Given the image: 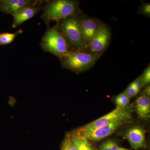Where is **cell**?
I'll list each match as a JSON object with an SVG mask.
<instances>
[{
    "instance_id": "cell-22",
    "label": "cell",
    "mask_w": 150,
    "mask_h": 150,
    "mask_svg": "<svg viewBox=\"0 0 150 150\" xmlns=\"http://www.w3.org/2000/svg\"><path fill=\"white\" fill-rule=\"evenodd\" d=\"M143 94L149 97L150 96V86L149 85L145 86L144 89L143 90Z\"/></svg>"
},
{
    "instance_id": "cell-2",
    "label": "cell",
    "mask_w": 150,
    "mask_h": 150,
    "mask_svg": "<svg viewBox=\"0 0 150 150\" xmlns=\"http://www.w3.org/2000/svg\"><path fill=\"white\" fill-rule=\"evenodd\" d=\"M101 56L86 51H71L60 59L63 68L80 74L92 68Z\"/></svg>"
},
{
    "instance_id": "cell-7",
    "label": "cell",
    "mask_w": 150,
    "mask_h": 150,
    "mask_svg": "<svg viewBox=\"0 0 150 150\" xmlns=\"http://www.w3.org/2000/svg\"><path fill=\"white\" fill-rule=\"evenodd\" d=\"M110 36V30L101 23L95 35L87 45L86 51L93 54L102 55L109 46Z\"/></svg>"
},
{
    "instance_id": "cell-9",
    "label": "cell",
    "mask_w": 150,
    "mask_h": 150,
    "mask_svg": "<svg viewBox=\"0 0 150 150\" xmlns=\"http://www.w3.org/2000/svg\"><path fill=\"white\" fill-rule=\"evenodd\" d=\"M38 0H0V11L13 15L25 7L40 2Z\"/></svg>"
},
{
    "instance_id": "cell-18",
    "label": "cell",
    "mask_w": 150,
    "mask_h": 150,
    "mask_svg": "<svg viewBox=\"0 0 150 150\" xmlns=\"http://www.w3.org/2000/svg\"><path fill=\"white\" fill-rule=\"evenodd\" d=\"M139 13L142 15L146 16L148 17H150V4L149 3H146L142 5L140 8Z\"/></svg>"
},
{
    "instance_id": "cell-10",
    "label": "cell",
    "mask_w": 150,
    "mask_h": 150,
    "mask_svg": "<svg viewBox=\"0 0 150 150\" xmlns=\"http://www.w3.org/2000/svg\"><path fill=\"white\" fill-rule=\"evenodd\" d=\"M144 129L139 126H134L126 131L124 137L128 140L134 149H138L145 146Z\"/></svg>"
},
{
    "instance_id": "cell-4",
    "label": "cell",
    "mask_w": 150,
    "mask_h": 150,
    "mask_svg": "<svg viewBox=\"0 0 150 150\" xmlns=\"http://www.w3.org/2000/svg\"><path fill=\"white\" fill-rule=\"evenodd\" d=\"M40 46L45 52L51 53L59 59L70 51L69 46L57 25L48 27L42 38Z\"/></svg>"
},
{
    "instance_id": "cell-1",
    "label": "cell",
    "mask_w": 150,
    "mask_h": 150,
    "mask_svg": "<svg viewBox=\"0 0 150 150\" xmlns=\"http://www.w3.org/2000/svg\"><path fill=\"white\" fill-rule=\"evenodd\" d=\"M41 18L46 24L51 22L57 23L72 16L79 8V2L73 0L46 1Z\"/></svg>"
},
{
    "instance_id": "cell-13",
    "label": "cell",
    "mask_w": 150,
    "mask_h": 150,
    "mask_svg": "<svg viewBox=\"0 0 150 150\" xmlns=\"http://www.w3.org/2000/svg\"><path fill=\"white\" fill-rule=\"evenodd\" d=\"M68 136L79 150H95L89 141L83 137H79L72 132Z\"/></svg>"
},
{
    "instance_id": "cell-23",
    "label": "cell",
    "mask_w": 150,
    "mask_h": 150,
    "mask_svg": "<svg viewBox=\"0 0 150 150\" xmlns=\"http://www.w3.org/2000/svg\"><path fill=\"white\" fill-rule=\"evenodd\" d=\"M118 150H130L128 149H125V148L119 147Z\"/></svg>"
},
{
    "instance_id": "cell-20",
    "label": "cell",
    "mask_w": 150,
    "mask_h": 150,
    "mask_svg": "<svg viewBox=\"0 0 150 150\" xmlns=\"http://www.w3.org/2000/svg\"><path fill=\"white\" fill-rule=\"evenodd\" d=\"M131 84L134 88L136 89L139 92L142 89V88L144 87L143 85H142L140 76L139 77L136 79L135 81H134L133 82L131 83Z\"/></svg>"
},
{
    "instance_id": "cell-11",
    "label": "cell",
    "mask_w": 150,
    "mask_h": 150,
    "mask_svg": "<svg viewBox=\"0 0 150 150\" xmlns=\"http://www.w3.org/2000/svg\"><path fill=\"white\" fill-rule=\"evenodd\" d=\"M100 23L98 21L92 18L81 19V33L86 46H87L95 35Z\"/></svg>"
},
{
    "instance_id": "cell-5",
    "label": "cell",
    "mask_w": 150,
    "mask_h": 150,
    "mask_svg": "<svg viewBox=\"0 0 150 150\" xmlns=\"http://www.w3.org/2000/svg\"><path fill=\"white\" fill-rule=\"evenodd\" d=\"M134 110L133 105H130L124 108L116 107L115 109L104 116L75 129L72 133L79 137H85L96 129L110 123L111 121L129 113H132Z\"/></svg>"
},
{
    "instance_id": "cell-15",
    "label": "cell",
    "mask_w": 150,
    "mask_h": 150,
    "mask_svg": "<svg viewBox=\"0 0 150 150\" xmlns=\"http://www.w3.org/2000/svg\"><path fill=\"white\" fill-rule=\"evenodd\" d=\"M131 98L124 92L118 95L114 98V102L117 107L124 108L129 105Z\"/></svg>"
},
{
    "instance_id": "cell-14",
    "label": "cell",
    "mask_w": 150,
    "mask_h": 150,
    "mask_svg": "<svg viewBox=\"0 0 150 150\" xmlns=\"http://www.w3.org/2000/svg\"><path fill=\"white\" fill-rule=\"evenodd\" d=\"M23 31L19 29L15 33H0V46L6 45L12 43L17 36L21 34Z\"/></svg>"
},
{
    "instance_id": "cell-17",
    "label": "cell",
    "mask_w": 150,
    "mask_h": 150,
    "mask_svg": "<svg viewBox=\"0 0 150 150\" xmlns=\"http://www.w3.org/2000/svg\"><path fill=\"white\" fill-rule=\"evenodd\" d=\"M143 86L147 85L150 82V66L149 64L144 70L142 76H140Z\"/></svg>"
},
{
    "instance_id": "cell-6",
    "label": "cell",
    "mask_w": 150,
    "mask_h": 150,
    "mask_svg": "<svg viewBox=\"0 0 150 150\" xmlns=\"http://www.w3.org/2000/svg\"><path fill=\"white\" fill-rule=\"evenodd\" d=\"M132 113H129L111 121L110 123L96 129L83 138L89 142H98L101 141L110 136L118 129L129 122L131 118Z\"/></svg>"
},
{
    "instance_id": "cell-3",
    "label": "cell",
    "mask_w": 150,
    "mask_h": 150,
    "mask_svg": "<svg viewBox=\"0 0 150 150\" xmlns=\"http://www.w3.org/2000/svg\"><path fill=\"white\" fill-rule=\"evenodd\" d=\"M80 21L74 14L57 23L69 46L70 51H86V46L82 37Z\"/></svg>"
},
{
    "instance_id": "cell-19",
    "label": "cell",
    "mask_w": 150,
    "mask_h": 150,
    "mask_svg": "<svg viewBox=\"0 0 150 150\" xmlns=\"http://www.w3.org/2000/svg\"><path fill=\"white\" fill-rule=\"evenodd\" d=\"M124 92L130 98H132L134 97L135 96L137 95V94L139 92L137 91V90L133 86L130 84L128 87L126 89V90Z\"/></svg>"
},
{
    "instance_id": "cell-12",
    "label": "cell",
    "mask_w": 150,
    "mask_h": 150,
    "mask_svg": "<svg viewBox=\"0 0 150 150\" xmlns=\"http://www.w3.org/2000/svg\"><path fill=\"white\" fill-rule=\"evenodd\" d=\"M135 110L141 119H149L150 116V98L143 94L140 96L136 100Z\"/></svg>"
},
{
    "instance_id": "cell-8",
    "label": "cell",
    "mask_w": 150,
    "mask_h": 150,
    "mask_svg": "<svg viewBox=\"0 0 150 150\" xmlns=\"http://www.w3.org/2000/svg\"><path fill=\"white\" fill-rule=\"evenodd\" d=\"M44 2L45 1L40 0L39 2L25 7L13 15V21L12 27L16 28L35 16L43 10Z\"/></svg>"
},
{
    "instance_id": "cell-16",
    "label": "cell",
    "mask_w": 150,
    "mask_h": 150,
    "mask_svg": "<svg viewBox=\"0 0 150 150\" xmlns=\"http://www.w3.org/2000/svg\"><path fill=\"white\" fill-rule=\"evenodd\" d=\"M62 150H79L67 135L62 144Z\"/></svg>"
},
{
    "instance_id": "cell-21",
    "label": "cell",
    "mask_w": 150,
    "mask_h": 150,
    "mask_svg": "<svg viewBox=\"0 0 150 150\" xmlns=\"http://www.w3.org/2000/svg\"><path fill=\"white\" fill-rule=\"evenodd\" d=\"M98 150H112L110 145V139L107 140L102 143L100 146Z\"/></svg>"
}]
</instances>
